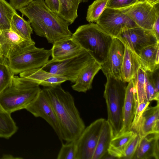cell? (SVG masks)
<instances>
[{"label": "cell", "mask_w": 159, "mask_h": 159, "mask_svg": "<svg viewBox=\"0 0 159 159\" xmlns=\"http://www.w3.org/2000/svg\"><path fill=\"white\" fill-rule=\"evenodd\" d=\"M136 92L133 79L128 82L126 88L123 109V126L118 134L130 130L136 110Z\"/></svg>", "instance_id": "cell-19"}, {"label": "cell", "mask_w": 159, "mask_h": 159, "mask_svg": "<svg viewBox=\"0 0 159 159\" xmlns=\"http://www.w3.org/2000/svg\"><path fill=\"white\" fill-rule=\"evenodd\" d=\"M159 3L152 6L144 2L121 10L138 26L152 30L154 23L159 15Z\"/></svg>", "instance_id": "cell-12"}, {"label": "cell", "mask_w": 159, "mask_h": 159, "mask_svg": "<svg viewBox=\"0 0 159 159\" xmlns=\"http://www.w3.org/2000/svg\"><path fill=\"white\" fill-rule=\"evenodd\" d=\"M54 111L63 140L75 141L85 128L73 96L61 85L43 89Z\"/></svg>", "instance_id": "cell-2"}, {"label": "cell", "mask_w": 159, "mask_h": 159, "mask_svg": "<svg viewBox=\"0 0 159 159\" xmlns=\"http://www.w3.org/2000/svg\"><path fill=\"white\" fill-rule=\"evenodd\" d=\"M140 139V137L136 134L127 146L123 159H133L138 148Z\"/></svg>", "instance_id": "cell-36"}, {"label": "cell", "mask_w": 159, "mask_h": 159, "mask_svg": "<svg viewBox=\"0 0 159 159\" xmlns=\"http://www.w3.org/2000/svg\"><path fill=\"white\" fill-rule=\"evenodd\" d=\"M141 67V63L138 56L125 45L121 71V80L124 82L128 83L134 79Z\"/></svg>", "instance_id": "cell-21"}, {"label": "cell", "mask_w": 159, "mask_h": 159, "mask_svg": "<svg viewBox=\"0 0 159 159\" xmlns=\"http://www.w3.org/2000/svg\"><path fill=\"white\" fill-rule=\"evenodd\" d=\"M152 31L159 40V15L157 16L154 23Z\"/></svg>", "instance_id": "cell-39"}, {"label": "cell", "mask_w": 159, "mask_h": 159, "mask_svg": "<svg viewBox=\"0 0 159 159\" xmlns=\"http://www.w3.org/2000/svg\"><path fill=\"white\" fill-rule=\"evenodd\" d=\"M71 38L101 65L106 61L113 38L96 23L79 26Z\"/></svg>", "instance_id": "cell-3"}, {"label": "cell", "mask_w": 159, "mask_h": 159, "mask_svg": "<svg viewBox=\"0 0 159 159\" xmlns=\"http://www.w3.org/2000/svg\"><path fill=\"white\" fill-rule=\"evenodd\" d=\"M96 22L113 38L117 37L124 30L138 26L121 10L108 7Z\"/></svg>", "instance_id": "cell-9"}, {"label": "cell", "mask_w": 159, "mask_h": 159, "mask_svg": "<svg viewBox=\"0 0 159 159\" xmlns=\"http://www.w3.org/2000/svg\"><path fill=\"white\" fill-rule=\"evenodd\" d=\"M104 97L106 103L107 121L113 131V137L118 134L123 124V109L126 88V82L109 75H105Z\"/></svg>", "instance_id": "cell-5"}, {"label": "cell", "mask_w": 159, "mask_h": 159, "mask_svg": "<svg viewBox=\"0 0 159 159\" xmlns=\"http://www.w3.org/2000/svg\"></svg>", "instance_id": "cell-43"}, {"label": "cell", "mask_w": 159, "mask_h": 159, "mask_svg": "<svg viewBox=\"0 0 159 159\" xmlns=\"http://www.w3.org/2000/svg\"><path fill=\"white\" fill-rule=\"evenodd\" d=\"M51 55V49L38 48L34 45L7 59V62L12 73L14 75H17L32 69L42 67L48 62Z\"/></svg>", "instance_id": "cell-7"}, {"label": "cell", "mask_w": 159, "mask_h": 159, "mask_svg": "<svg viewBox=\"0 0 159 159\" xmlns=\"http://www.w3.org/2000/svg\"><path fill=\"white\" fill-rule=\"evenodd\" d=\"M52 61L69 58L80 53L83 49L71 38L57 41L51 48Z\"/></svg>", "instance_id": "cell-20"}, {"label": "cell", "mask_w": 159, "mask_h": 159, "mask_svg": "<svg viewBox=\"0 0 159 159\" xmlns=\"http://www.w3.org/2000/svg\"><path fill=\"white\" fill-rule=\"evenodd\" d=\"M116 38L138 56L145 48L159 42L152 30L139 26L124 30Z\"/></svg>", "instance_id": "cell-10"}, {"label": "cell", "mask_w": 159, "mask_h": 159, "mask_svg": "<svg viewBox=\"0 0 159 159\" xmlns=\"http://www.w3.org/2000/svg\"><path fill=\"white\" fill-rule=\"evenodd\" d=\"M136 134L129 130L114 137L108 149V154L113 158H123L127 146Z\"/></svg>", "instance_id": "cell-22"}, {"label": "cell", "mask_w": 159, "mask_h": 159, "mask_svg": "<svg viewBox=\"0 0 159 159\" xmlns=\"http://www.w3.org/2000/svg\"><path fill=\"white\" fill-rule=\"evenodd\" d=\"M57 159H76L75 141L62 144L58 154Z\"/></svg>", "instance_id": "cell-33"}, {"label": "cell", "mask_w": 159, "mask_h": 159, "mask_svg": "<svg viewBox=\"0 0 159 159\" xmlns=\"http://www.w3.org/2000/svg\"><path fill=\"white\" fill-rule=\"evenodd\" d=\"M125 49V45L120 40L113 38L106 60L101 65V70L105 75H109L121 80V71Z\"/></svg>", "instance_id": "cell-14"}, {"label": "cell", "mask_w": 159, "mask_h": 159, "mask_svg": "<svg viewBox=\"0 0 159 159\" xmlns=\"http://www.w3.org/2000/svg\"><path fill=\"white\" fill-rule=\"evenodd\" d=\"M145 1L152 6L159 3V0H146Z\"/></svg>", "instance_id": "cell-40"}, {"label": "cell", "mask_w": 159, "mask_h": 159, "mask_svg": "<svg viewBox=\"0 0 159 159\" xmlns=\"http://www.w3.org/2000/svg\"><path fill=\"white\" fill-rule=\"evenodd\" d=\"M35 45L10 29L1 31L0 34V57L8 59Z\"/></svg>", "instance_id": "cell-13"}, {"label": "cell", "mask_w": 159, "mask_h": 159, "mask_svg": "<svg viewBox=\"0 0 159 159\" xmlns=\"http://www.w3.org/2000/svg\"><path fill=\"white\" fill-rule=\"evenodd\" d=\"M93 58L88 52L83 49L78 54L67 59L59 61L48 60L42 68L74 83L82 69Z\"/></svg>", "instance_id": "cell-6"}, {"label": "cell", "mask_w": 159, "mask_h": 159, "mask_svg": "<svg viewBox=\"0 0 159 159\" xmlns=\"http://www.w3.org/2000/svg\"><path fill=\"white\" fill-rule=\"evenodd\" d=\"M14 75L8 66L7 59L0 57V93L10 84Z\"/></svg>", "instance_id": "cell-32"}, {"label": "cell", "mask_w": 159, "mask_h": 159, "mask_svg": "<svg viewBox=\"0 0 159 159\" xmlns=\"http://www.w3.org/2000/svg\"><path fill=\"white\" fill-rule=\"evenodd\" d=\"M146 79L145 71L141 67L134 78L136 92V108L139 104L147 101Z\"/></svg>", "instance_id": "cell-28"}, {"label": "cell", "mask_w": 159, "mask_h": 159, "mask_svg": "<svg viewBox=\"0 0 159 159\" xmlns=\"http://www.w3.org/2000/svg\"><path fill=\"white\" fill-rule=\"evenodd\" d=\"M113 137L112 128L107 120H105L98 140L92 159L103 158L108 154V149Z\"/></svg>", "instance_id": "cell-24"}, {"label": "cell", "mask_w": 159, "mask_h": 159, "mask_svg": "<svg viewBox=\"0 0 159 159\" xmlns=\"http://www.w3.org/2000/svg\"><path fill=\"white\" fill-rule=\"evenodd\" d=\"M20 77L33 81L45 87L61 85L67 81L64 77L52 73L39 67L27 70L20 74Z\"/></svg>", "instance_id": "cell-16"}, {"label": "cell", "mask_w": 159, "mask_h": 159, "mask_svg": "<svg viewBox=\"0 0 159 159\" xmlns=\"http://www.w3.org/2000/svg\"><path fill=\"white\" fill-rule=\"evenodd\" d=\"M35 117L44 119L52 128L59 139H63L60 127L53 107L43 89L25 109Z\"/></svg>", "instance_id": "cell-11"}, {"label": "cell", "mask_w": 159, "mask_h": 159, "mask_svg": "<svg viewBox=\"0 0 159 159\" xmlns=\"http://www.w3.org/2000/svg\"><path fill=\"white\" fill-rule=\"evenodd\" d=\"M18 129L11 114L5 110L0 104V138L8 139Z\"/></svg>", "instance_id": "cell-27"}, {"label": "cell", "mask_w": 159, "mask_h": 159, "mask_svg": "<svg viewBox=\"0 0 159 159\" xmlns=\"http://www.w3.org/2000/svg\"><path fill=\"white\" fill-rule=\"evenodd\" d=\"M34 0H9V3L16 10L23 8Z\"/></svg>", "instance_id": "cell-37"}, {"label": "cell", "mask_w": 159, "mask_h": 159, "mask_svg": "<svg viewBox=\"0 0 159 159\" xmlns=\"http://www.w3.org/2000/svg\"><path fill=\"white\" fill-rule=\"evenodd\" d=\"M44 2L49 9L58 14L60 8L59 0H45Z\"/></svg>", "instance_id": "cell-38"}, {"label": "cell", "mask_w": 159, "mask_h": 159, "mask_svg": "<svg viewBox=\"0 0 159 159\" xmlns=\"http://www.w3.org/2000/svg\"><path fill=\"white\" fill-rule=\"evenodd\" d=\"M146 0H108L107 7L121 9L131 6L137 3L146 2Z\"/></svg>", "instance_id": "cell-34"}, {"label": "cell", "mask_w": 159, "mask_h": 159, "mask_svg": "<svg viewBox=\"0 0 159 159\" xmlns=\"http://www.w3.org/2000/svg\"><path fill=\"white\" fill-rule=\"evenodd\" d=\"M154 107H148L144 111L135 133L140 138L153 133H159V102Z\"/></svg>", "instance_id": "cell-15"}, {"label": "cell", "mask_w": 159, "mask_h": 159, "mask_svg": "<svg viewBox=\"0 0 159 159\" xmlns=\"http://www.w3.org/2000/svg\"><path fill=\"white\" fill-rule=\"evenodd\" d=\"M60 8L58 15L67 21L72 24L78 17V7L69 0H59Z\"/></svg>", "instance_id": "cell-30"}, {"label": "cell", "mask_w": 159, "mask_h": 159, "mask_svg": "<svg viewBox=\"0 0 159 159\" xmlns=\"http://www.w3.org/2000/svg\"><path fill=\"white\" fill-rule=\"evenodd\" d=\"M1 159H16L20 158L15 157L11 155L4 154L3 155Z\"/></svg>", "instance_id": "cell-41"}, {"label": "cell", "mask_w": 159, "mask_h": 159, "mask_svg": "<svg viewBox=\"0 0 159 159\" xmlns=\"http://www.w3.org/2000/svg\"><path fill=\"white\" fill-rule=\"evenodd\" d=\"M10 30L26 40L33 41L31 38L33 30L30 21L25 20L18 13H15L12 16Z\"/></svg>", "instance_id": "cell-25"}, {"label": "cell", "mask_w": 159, "mask_h": 159, "mask_svg": "<svg viewBox=\"0 0 159 159\" xmlns=\"http://www.w3.org/2000/svg\"><path fill=\"white\" fill-rule=\"evenodd\" d=\"M16 10L6 0H0V30L10 29L11 22Z\"/></svg>", "instance_id": "cell-29"}, {"label": "cell", "mask_w": 159, "mask_h": 159, "mask_svg": "<svg viewBox=\"0 0 159 159\" xmlns=\"http://www.w3.org/2000/svg\"><path fill=\"white\" fill-rule=\"evenodd\" d=\"M105 120L101 118L92 122L75 140L76 159H92Z\"/></svg>", "instance_id": "cell-8"}, {"label": "cell", "mask_w": 159, "mask_h": 159, "mask_svg": "<svg viewBox=\"0 0 159 159\" xmlns=\"http://www.w3.org/2000/svg\"><path fill=\"white\" fill-rule=\"evenodd\" d=\"M18 11L28 18L35 34L49 43L71 38L69 24L49 9L44 0H34Z\"/></svg>", "instance_id": "cell-1"}, {"label": "cell", "mask_w": 159, "mask_h": 159, "mask_svg": "<svg viewBox=\"0 0 159 159\" xmlns=\"http://www.w3.org/2000/svg\"><path fill=\"white\" fill-rule=\"evenodd\" d=\"M101 68V64L93 58L81 70L75 84L72 86V89L83 93L91 89L93 79Z\"/></svg>", "instance_id": "cell-18"}, {"label": "cell", "mask_w": 159, "mask_h": 159, "mask_svg": "<svg viewBox=\"0 0 159 159\" xmlns=\"http://www.w3.org/2000/svg\"><path fill=\"white\" fill-rule=\"evenodd\" d=\"M108 0H95L88 7L86 20L89 22H96L107 7Z\"/></svg>", "instance_id": "cell-31"}, {"label": "cell", "mask_w": 159, "mask_h": 159, "mask_svg": "<svg viewBox=\"0 0 159 159\" xmlns=\"http://www.w3.org/2000/svg\"><path fill=\"white\" fill-rule=\"evenodd\" d=\"M145 72L147 100L159 102V68L153 72L146 71Z\"/></svg>", "instance_id": "cell-26"}, {"label": "cell", "mask_w": 159, "mask_h": 159, "mask_svg": "<svg viewBox=\"0 0 159 159\" xmlns=\"http://www.w3.org/2000/svg\"><path fill=\"white\" fill-rule=\"evenodd\" d=\"M159 133L148 134L140 138L133 159H159Z\"/></svg>", "instance_id": "cell-17"}, {"label": "cell", "mask_w": 159, "mask_h": 159, "mask_svg": "<svg viewBox=\"0 0 159 159\" xmlns=\"http://www.w3.org/2000/svg\"><path fill=\"white\" fill-rule=\"evenodd\" d=\"M1 31L0 30V34L1 33Z\"/></svg>", "instance_id": "cell-42"}, {"label": "cell", "mask_w": 159, "mask_h": 159, "mask_svg": "<svg viewBox=\"0 0 159 159\" xmlns=\"http://www.w3.org/2000/svg\"><path fill=\"white\" fill-rule=\"evenodd\" d=\"M41 89L37 84L14 75L10 84L0 93V104L10 114L25 109L35 99Z\"/></svg>", "instance_id": "cell-4"}, {"label": "cell", "mask_w": 159, "mask_h": 159, "mask_svg": "<svg viewBox=\"0 0 159 159\" xmlns=\"http://www.w3.org/2000/svg\"><path fill=\"white\" fill-rule=\"evenodd\" d=\"M159 42L143 49L138 56L141 67L145 71L153 72L159 68Z\"/></svg>", "instance_id": "cell-23"}, {"label": "cell", "mask_w": 159, "mask_h": 159, "mask_svg": "<svg viewBox=\"0 0 159 159\" xmlns=\"http://www.w3.org/2000/svg\"><path fill=\"white\" fill-rule=\"evenodd\" d=\"M150 103V102L145 101L139 104L136 108L130 130L133 131L135 133L138 125L142 114L145 109L149 106Z\"/></svg>", "instance_id": "cell-35"}]
</instances>
